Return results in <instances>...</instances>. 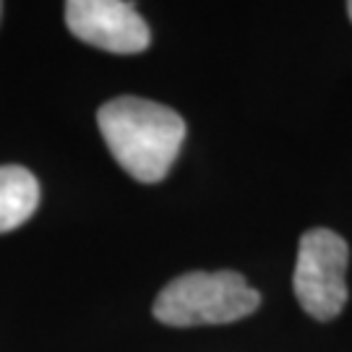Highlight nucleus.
Listing matches in <instances>:
<instances>
[{"label": "nucleus", "instance_id": "nucleus-1", "mask_svg": "<svg viewBox=\"0 0 352 352\" xmlns=\"http://www.w3.org/2000/svg\"><path fill=\"white\" fill-rule=\"evenodd\" d=\"M97 126L118 164L141 183H160L186 139V123L175 110L141 97L102 104Z\"/></svg>", "mask_w": 352, "mask_h": 352}, {"label": "nucleus", "instance_id": "nucleus-2", "mask_svg": "<svg viewBox=\"0 0 352 352\" xmlns=\"http://www.w3.org/2000/svg\"><path fill=\"white\" fill-rule=\"evenodd\" d=\"M261 295L235 272H190L167 282L154 300V318L167 327L232 324L251 316Z\"/></svg>", "mask_w": 352, "mask_h": 352}, {"label": "nucleus", "instance_id": "nucleus-3", "mask_svg": "<svg viewBox=\"0 0 352 352\" xmlns=\"http://www.w3.org/2000/svg\"><path fill=\"white\" fill-rule=\"evenodd\" d=\"M347 243L331 230L316 227L300 238L292 287L308 316L318 321H331L342 314L347 302Z\"/></svg>", "mask_w": 352, "mask_h": 352}, {"label": "nucleus", "instance_id": "nucleus-4", "mask_svg": "<svg viewBox=\"0 0 352 352\" xmlns=\"http://www.w3.org/2000/svg\"><path fill=\"white\" fill-rule=\"evenodd\" d=\"M65 24L81 42L118 55H133L149 47L151 32L133 3L120 0H71Z\"/></svg>", "mask_w": 352, "mask_h": 352}, {"label": "nucleus", "instance_id": "nucleus-5", "mask_svg": "<svg viewBox=\"0 0 352 352\" xmlns=\"http://www.w3.org/2000/svg\"><path fill=\"white\" fill-rule=\"evenodd\" d=\"M39 183L21 164L0 167V232L21 227L37 212Z\"/></svg>", "mask_w": 352, "mask_h": 352}, {"label": "nucleus", "instance_id": "nucleus-6", "mask_svg": "<svg viewBox=\"0 0 352 352\" xmlns=\"http://www.w3.org/2000/svg\"><path fill=\"white\" fill-rule=\"evenodd\" d=\"M347 11H350V19H352V3H347Z\"/></svg>", "mask_w": 352, "mask_h": 352}, {"label": "nucleus", "instance_id": "nucleus-7", "mask_svg": "<svg viewBox=\"0 0 352 352\" xmlns=\"http://www.w3.org/2000/svg\"><path fill=\"white\" fill-rule=\"evenodd\" d=\"M0 13H3V6H0Z\"/></svg>", "mask_w": 352, "mask_h": 352}]
</instances>
